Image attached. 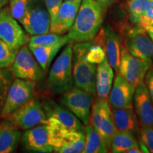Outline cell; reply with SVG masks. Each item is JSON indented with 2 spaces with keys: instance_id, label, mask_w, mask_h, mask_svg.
I'll return each instance as SVG.
<instances>
[{
  "instance_id": "33",
  "label": "cell",
  "mask_w": 153,
  "mask_h": 153,
  "mask_svg": "<svg viewBox=\"0 0 153 153\" xmlns=\"http://www.w3.org/2000/svg\"><path fill=\"white\" fill-rule=\"evenodd\" d=\"M45 7L51 17V23L56 18L57 13L62 4V0H44Z\"/></svg>"
},
{
  "instance_id": "5",
  "label": "cell",
  "mask_w": 153,
  "mask_h": 153,
  "mask_svg": "<svg viewBox=\"0 0 153 153\" xmlns=\"http://www.w3.org/2000/svg\"><path fill=\"white\" fill-rule=\"evenodd\" d=\"M122 40L123 46L132 55L152 62L153 41L145 28L135 24L126 26Z\"/></svg>"
},
{
  "instance_id": "16",
  "label": "cell",
  "mask_w": 153,
  "mask_h": 153,
  "mask_svg": "<svg viewBox=\"0 0 153 153\" xmlns=\"http://www.w3.org/2000/svg\"><path fill=\"white\" fill-rule=\"evenodd\" d=\"M135 91V88L117 73L108 95L110 106L114 108H132Z\"/></svg>"
},
{
  "instance_id": "39",
  "label": "cell",
  "mask_w": 153,
  "mask_h": 153,
  "mask_svg": "<svg viewBox=\"0 0 153 153\" xmlns=\"http://www.w3.org/2000/svg\"><path fill=\"white\" fill-rule=\"evenodd\" d=\"M74 1V0H65V1Z\"/></svg>"
},
{
  "instance_id": "40",
  "label": "cell",
  "mask_w": 153,
  "mask_h": 153,
  "mask_svg": "<svg viewBox=\"0 0 153 153\" xmlns=\"http://www.w3.org/2000/svg\"><path fill=\"white\" fill-rule=\"evenodd\" d=\"M152 60H153V58H152Z\"/></svg>"
},
{
  "instance_id": "29",
  "label": "cell",
  "mask_w": 153,
  "mask_h": 153,
  "mask_svg": "<svg viewBox=\"0 0 153 153\" xmlns=\"http://www.w3.org/2000/svg\"><path fill=\"white\" fill-rule=\"evenodd\" d=\"M139 146L143 152L153 153V127L140 128L138 133Z\"/></svg>"
},
{
  "instance_id": "6",
  "label": "cell",
  "mask_w": 153,
  "mask_h": 153,
  "mask_svg": "<svg viewBox=\"0 0 153 153\" xmlns=\"http://www.w3.org/2000/svg\"><path fill=\"white\" fill-rule=\"evenodd\" d=\"M21 24L30 36L49 33L51 17L44 0H28Z\"/></svg>"
},
{
  "instance_id": "7",
  "label": "cell",
  "mask_w": 153,
  "mask_h": 153,
  "mask_svg": "<svg viewBox=\"0 0 153 153\" xmlns=\"http://www.w3.org/2000/svg\"><path fill=\"white\" fill-rule=\"evenodd\" d=\"M36 82L16 78L7 93L5 103L1 111V116L7 119L9 115L33 99Z\"/></svg>"
},
{
  "instance_id": "19",
  "label": "cell",
  "mask_w": 153,
  "mask_h": 153,
  "mask_svg": "<svg viewBox=\"0 0 153 153\" xmlns=\"http://www.w3.org/2000/svg\"><path fill=\"white\" fill-rule=\"evenodd\" d=\"M104 33L106 59L110 65L118 73L121 55V38L110 26L103 28Z\"/></svg>"
},
{
  "instance_id": "34",
  "label": "cell",
  "mask_w": 153,
  "mask_h": 153,
  "mask_svg": "<svg viewBox=\"0 0 153 153\" xmlns=\"http://www.w3.org/2000/svg\"><path fill=\"white\" fill-rule=\"evenodd\" d=\"M145 82L153 102V68H150L145 76Z\"/></svg>"
},
{
  "instance_id": "12",
  "label": "cell",
  "mask_w": 153,
  "mask_h": 153,
  "mask_svg": "<svg viewBox=\"0 0 153 153\" xmlns=\"http://www.w3.org/2000/svg\"><path fill=\"white\" fill-rule=\"evenodd\" d=\"M0 39L11 49L18 50L28 43L30 38L7 7L0 12Z\"/></svg>"
},
{
  "instance_id": "3",
  "label": "cell",
  "mask_w": 153,
  "mask_h": 153,
  "mask_svg": "<svg viewBox=\"0 0 153 153\" xmlns=\"http://www.w3.org/2000/svg\"><path fill=\"white\" fill-rule=\"evenodd\" d=\"M73 42L69 43L57 57L49 72L48 84L55 94L64 93L72 87L73 81Z\"/></svg>"
},
{
  "instance_id": "17",
  "label": "cell",
  "mask_w": 153,
  "mask_h": 153,
  "mask_svg": "<svg viewBox=\"0 0 153 153\" xmlns=\"http://www.w3.org/2000/svg\"><path fill=\"white\" fill-rule=\"evenodd\" d=\"M22 143L26 150L30 152L43 153L53 152L49 143L47 124H41L26 130L23 133Z\"/></svg>"
},
{
  "instance_id": "36",
  "label": "cell",
  "mask_w": 153,
  "mask_h": 153,
  "mask_svg": "<svg viewBox=\"0 0 153 153\" xmlns=\"http://www.w3.org/2000/svg\"><path fill=\"white\" fill-rule=\"evenodd\" d=\"M143 28H145V30L147 31V33H148L149 36H150L151 40L153 41V25L145 26V27Z\"/></svg>"
},
{
  "instance_id": "35",
  "label": "cell",
  "mask_w": 153,
  "mask_h": 153,
  "mask_svg": "<svg viewBox=\"0 0 153 153\" xmlns=\"http://www.w3.org/2000/svg\"><path fill=\"white\" fill-rule=\"evenodd\" d=\"M143 152V150H141L140 146L133 147V148H130L126 151V153H141Z\"/></svg>"
},
{
  "instance_id": "26",
  "label": "cell",
  "mask_w": 153,
  "mask_h": 153,
  "mask_svg": "<svg viewBox=\"0 0 153 153\" xmlns=\"http://www.w3.org/2000/svg\"><path fill=\"white\" fill-rule=\"evenodd\" d=\"M73 41L70 39L68 35L64 36L49 32L48 33L32 36L28 41V45L49 46V45H54L60 43H69Z\"/></svg>"
},
{
  "instance_id": "27",
  "label": "cell",
  "mask_w": 153,
  "mask_h": 153,
  "mask_svg": "<svg viewBox=\"0 0 153 153\" xmlns=\"http://www.w3.org/2000/svg\"><path fill=\"white\" fill-rule=\"evenodd\" d=\"M14 74L9 68H0V113L5 103L7 93L14 81Z\"/></svg>"
},
{
  "instance_id": "14",
  "label": "cell",
  "mask_w": 153,
  "mask_h": 153,
  "mask_svg": "<svg viewBox=\"0 0 153 153\" xmlns=\"http://www.w3.org/2000/svg\"><path fill=\"white\" fill-rule=\"evenodd\" d=\"M46 114L48 122L67 128L85 131V126L71 111L52 100H45L42 104ZM47 122V123H48Z\"/></svg>"
},
{
  "instance_id": "8",
  "label": "cell",
  "mask_w": 153,
  "mask_h": 153,
  "mask_svg": "<svg viewBox=\"0 0 153 153\" xmlns=\"http://www.w3.org/2000/svg\"><path fill=\"white\" fill-rule=\"evenodd\" d=\"M11 72L16 78L40 82L43 79L45 71L34 57L28 45H24L18 50Z\"/></svg>"
},
{
  "instance_id": "9",
  "label": "cell",
  "mask_w": 153,
  "mask_h": 153,
  "mask_svg": "<svg viewBox=\"0 0 153 153\" xmlns=\"http://www.w3.org/2000/svg\"><path fill=\"white\" fill-rule=\"evenodd\" d=\"M91 123L104 141L107 148L110 149L112 138L117 130L106 99H99L94 104L91 111Z\"/></svg>"
},
{
  "instance_id": "23",
  "label": "cell",
  "mask_w": 153,
  "mask_h": 153,
  "mask_svg": "<svg viewBox=\"0 0 153 153\" xmlns=\"http://www.w3.org/2000/svg\"><path fill=\"white\" fill-rule=\"evenodd\" d=\"M67 43H60L54 45L41 46V45H28L34 57L45 72L47 71L50 65L60 49L67 45Z\"/></svg>"
},
{
  "instance_id": "22",
  "label": "cell",
  "mask_w": 153,
  "mask_h": 153,
  "mask_svg": "<svg viewBox=\"0 0 153 153\" xmlns=\"http://www.w3.org/2000/svg\"><path fill=\"white\" fill-rule=\"evenodd\" d=\"M22 138V132L11 122L0 125V153L13 152Z\"/></svg>"
},
{
  "instance_id": "30",
  "label": "cell",
  "mask_w": 153,
  "mask_h": 153,
  "mask_svg": "<svg viewBox=\"0 0 153 153\" xmlns=\"http://www.w3.org/2000/svg\"><path fill=\"white\" fill-rule=\"evenodd\" d=\"M17 52V50L11 49L0 39V68H7L12 65Z\"/></svg>"
},
{
  "instance_id": "37",
  "label": "cell",
  "mask_w": 153,
  "mask_h": 153,
  "mask_svg": "<svg viewBox=\"0 0 153 153\" xmlns=\"http://www.w3.org/2000/svg\"><path fill=\"white\" fill-rule=\"evenodd\" d=\"M8 2V0H0V12L2 10L4 7Z\"/></svg>"
},
{
  "instance_id": "20",
  "label": "cell",
  "mask_w": 153,
  "mask_h": 153,
  "mask_svg": "<svg viewBox=\"0 0 153 153\" xmlns=\"http://www.w3.org/2000/svg\"><path fill=\"white\" fill-rule=\"evenodd\" d=\"M112 118L116 130L138 135L140 127L137 117L132 108H111Z\"/></svg>"
},
{
  "instance_id": "38",
  "label": "cell",
  "mask_w": 153,
  "mask_h": 153,
  "mask_svg": "<svg viewBox=\"0 0 153 153\" xmlns=\"http://www.w3.org/2000/svg\"><path fill=\"white\" fill-rule=\"evenodd\" d=\"M99 1H100L101 3H102L103 4L108 5V4H111L114 2V0H99Z\"/></svg>"
},
{
  "instance_id": "25",
  "label": "cell",
  "mask_w": 153,
  "mask_h": 153,
  "mask_svg": "<svg viewBox=\"0 0 153 153\" xmlns=\"http://www.w3.org/2000/svg\"><path fill=\"white\" fill-rule=\"evenodd\" d=\"M139 146L135 135L128 132L116 131L112 138L111 149L112 152L123 153L133 147Z\"/></svg>"
},
{
  "instance_id": "28",
  "label": "cell",
  "mask_w": 153,
  "mask_h": 153,
  "mask_svg": "<svg viewBox=\"0 0 153 153\" xmlns=\"http://www.w3.org/2000/svg\"><path fill=\"white\" fill-rule=\"evenodd\" d=\"M149 0H130L128 3V11L130 21L135 25H138L147 3Z\"/></svg>"
},
{
  "instance_id": "31",
  "label": "cell",
  "mask_w": 153,
  "mask_h": 153,
  "mask_svg": "<svg viewBox=\"0 0 153 153\" xmlns=\"http://www.w3.org/2000/svg\"><path fill=\"white\" fill-rule=\"evenodd\" d=\"M28 0H10V11L12 16L20 23L22 22Z\"/></svg>"
},
{
  "instance_id": "15",
  "label": "cell",
  "mask_w": 153,
  "mask_h": 153,
  "mask_svg": "<svg viewBox=\"0 0 153 153\" xmlns=\"http://www.w3.org/2000/svg\"><path fill=\"white\" fill-rule=\"evenodd\" d=\"M133 101L140 126L153 127V102L144 81L135 88Z\"/></svg>"
},
{
  "instance_id": "13",
  "label": "cell",
  "mask_w": 153,
  "mask_h": 153,
  "mask_svg": "<svg viewBox=\"0 0 153 153\" xmlns=\"http://www.w3.org/2000/svg\"><path fill=\"white\" fill-rule=\"evenodd\" d=\"M152 67V62L134 56L122 46L118 73L131 85L136 88L144 79L148 70Z\"/></svg>"
},
{
  "instance_id": "32",
  "label": "cell",
  "mask_w": 153,
  "mask_h": 153,
  "mask_svg": "<svg viewBox=\"0 0 153 153\" xmlns=\"http://www.w3.org/2000/svg\"><path fill=\"white\" fill-rule=\"evenodd\" d=\"M153 25V0H149L140 19L138 26L145 28V26Z\"/></svg>"
},
{
  "instance_id": "2",
  "label": "cell",
  "mask_w": 153,
  "mask_h": 153,
  "mask_svg": "<svg viewBox=\"0 0 153 153\" xmlns=\"http://www.w3.org/2000/svg\"><path fill=\"white\" fill-rule=\"evenodd\" d=\"M91 43L92 40L73 44V81L76 87L95 95L97 65L86 59V53Z\"/></svg>"
},
{
  "instance_id": "4",
  "label": "cell",
  "mask_w": 153,
  "mask_h": 153,
  "mask_svg": "<svg viewBox=\"0 0 153 153\" xmlns=\"http://www.w3.org/2000/svg\"><path fill=\"white\" fill-rule=\"evenodd\" d=\"M49 143L53 152L57 153H80L85 145V132L47 123Z\"/></svg>"
},
{
  "instance_id": "10",
  "label": "cell",
  "mask_w": 153,
  "mask_h": 153,
  "mask_svg": "<svg viewBox=\"0 0 153 153\" xmlns=\"http://www.w3.org/2000/svg\"><path fill=\"white\" fill-rule=\"evenodd\" d=\"M7 120L17 128L27 130L41 124H47L48 118L40 101L33 99L7 117Z\"/></svg>"
},
{
  "instance_id": "18",
  "label": "cell",
  "mask_w": 153,
  "mask_h": 153,
  "mask_svg": "<svg viewBox=\"0 0 153 153\" xmlns=\"http://www.w3.org/2000/svg\"><path fill=\"white\" fill-rule=\"evenodd\" d=\"M82 0L62 2L56 18L51 23L50 32L63 35L69 31L73 25Z\"/></svg>"
},
{
  "instance_id": "11",
  "label": "cell",
  "mask_w": 153,
  "mask_h": 153,
  "mask_svg": "<svg viewBox=\"0 0 153 153\" xmlns=\"http://www.w3.org/2000/svg\"><path fill=\"white\" fill-rule=\"evenodd\" d=\"M93 96L80 88L71 87L63 93L62 102L84 125L87 126L91 121Z\"/></svg>"
},
{
  "instance_id": "21",
  "label": "cell",
  "mask_w": 153,
  "mask_h": 153,
  "mask_svg": "<svg viewBox=\"0 0 153 153\" xmlns=\"http://www.w3.org/2000/svg\"><path fill=\"white\" fill-rule=\"evenodd\" d=\"M114 70L106 58L99 64L96 74V93L99 99H106L112 87Z\"/></svg>"
},
{
  "instance_id": "24",
  "label": "cell",
  "mask_w": 153,
  "mask_h": 153,
  "mask_svg": "<svg viewBox=\"0 0 153 153\" xmlns=\"http://www.w3.org/2000/svg\"><path fill=\"white\" fill-rule=\"evenodd\" d=\"M85 145L83 153H106L108 148L100 135L91 125H87L85 128Z\"/></svg>"
},
{
  "instance_id": "1",
  "label": "cell",
  "mask_w": 153,
  "mask_h": 153,
  "mask_svg": "<svg viewBox=\"0 0 153 153\" xmlns=\"http://www.w3.org/2000/svg\"><path fill=\"white\" fill-rule=\"evenodd\" d=\"M104 15V7L99 0H82L68 37L73 42L93 40L101 29Z\"/></svg>"
}]
</instances>
